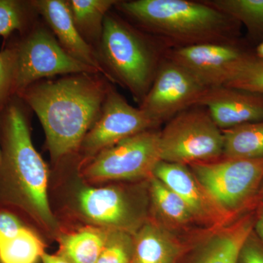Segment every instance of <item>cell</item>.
I'll return each mask as SVG.
<instances>
[{"label": "cell", "instance_id": "6da1fadb", "mask_svg": "<svg viewBox=\"0 0 263 263\" xmlns=\"http://www.w3.org/2000/svg\"><path fill=\"white\" fill-rule=\"evenodd\" d=\"M98 75L72 74L41 80L16 95L37 116L53 162L79 152L98 121L110 86Z\"/></svg>", "mask_w": 263, "mask_h": 263}, {"label": "cell", "instance_id": "7a4b0ae2", "mask_svg": "<svg viewBox=\"0 0 263 263\" xmlns=\"http://www.w3.org/2000/svg\"><path fill=\"white\" fill-rule=\"evenodd\" d=\"M27 108L15 95L0 114V207L54 233L58 224L48 200L47 164L33 145Z\"/></svg>", "mask_w": 263, "mask_h": 263}, {"label": "cell", "instance_id": "3957f363", "mask_svg": "<svg viewBox=\"0 0 263 263\" xmlns=\"http://www.w3.org/2000/svg\"><path fill=\"white\" fill-rule=\"evenodd\" d=\"M114 7L168 49L238 41L241 26L205 1L133 0Z\"/></svg>", "mask_w": 263, "mask_h": 263}, {"label": "cell", "instance_id": "277c9868", "mask_svg": "<svg viewBox=\"0 0 263 263\" xmlns=\"http://www.w3.org/2000/svg\"><path fill=\"white\" fill-rule=\"evenodd\" d=\"M99 43V62L109 81L122 85L141 104L168 48L110 12L104 20Z\"/></svg>", "mask_w": 263, "mask_h": 263}, {"label": "cell", "instance_id": "5b68a950", "mask_svg": "<svg viewBox=\"0 0 263 263\" xmlns=\"http://www.w3.org/2000/svg\"><path fill=\"white\" fill-rule=\"evenodd\" d=\"M224 137L206 109L194 106L166 122L160 132L161 160L189 164L222 158Z\"/></svg>", "mask_w": 263, "mask_h": 263}, {"label": "cell", "instance_id": "8992f818", "mask_svg": "<svg viewBox=\"0 0 263 263\" xmlns=\"http://www.w3.org/2000/svg\"><path fill=\"white\" fill-rule=\"evenodd\" d=\"M160 132H143L99 152L81 163V175L90 183L150 179L161 161Z\"/></svg>", "mask_w": 263, "mask_h": 263}, {"label": "cell", "instance_id": "52a82bcc", "mask_svg": "<svg viewBox=\"0 0 263 263\" xmlns=\"http://www.w3.org/2000/svg\"><path fill=\"white\" fill-rule=\"evenodd\" d=\"M11 45L15 52V95L34 83L48 78L79 73L100 74L70 56L53 33L32 27Z\"/></svg>", "mask_w": 263, "mask_h": 263}, {"label": "cell", "instance_id": "ba28073f", "mask_svg": "<svg viewBox=\"0 0 263 263\" xmlns=\"http://www.w3.org/2000/svg\"><path fill=\"white\" fill-rule=\"evenodd\" d=\"M188 166L208 195L226 214L247 205L263 181V158H221Z\"/></svg>", "mask_w": 263, "mask_h": 263}, {"label": "cell", "instance_id": "9c48e42d", "mask_svg": "<svg viewBox=\"0 0 263 263\" xmlns=\"http://www.w3.org/2000/svg\"><path fill=\"white\" fill-rule=\"evenodd\" d=\"M76 202L81 215L91 226L133 235L146 221V203L122 186H83Z\"/></svg>", "mask_w": 263, "mask_h": 263}, {"label": "cell", "instance_id": "30bf717a", "mask_svg": "<svg viewBox=\"0 0 263 263\" xmlns=\"http://www.w3.org/2000/svg\"><path fill=\"white\" fill-rule=\"evenodd\" d=\"M158 127L144 110L128 103L110 85L101 114L85 136L79 152L86 161L123 140Z\"/></svg>", "mask_w": 263, "mask_h": 263}, {"label": "cell", "instance_id": "8fae6325", "mask_svg": "<svg viewBox=\"0 0 263 263\" xmlns=\"http://www.w3.org/2000/svg\"><path fill=\"white\" fill-rule=\"evenodd\" d=\"M206 89L182 66L165 57L139 108L160 126L197 106Z\"/></svg>", "mask_w": 263, "mask_h": 263}, {"label": "cell", "instance_id": "7c38bea8", "mask_svg": "<svg viewBox=\"0 0 263 263\" xmlns=\"http://www.w3.org/2000/svg\"><path fill=\"white\" fill-rule=\"evenodd\" d=\"M251 53L238 41L171 48L166 57L188 70L207 89L226 86Z\"/></svg>", "mask_w": 263, "mask_h": 263}, {"label": "cell", "instance_id": "4fadbf2b", "mask_svg": "<svg viewBox=\"0 0 263 263\" xmlns=\"http://www.w3.org/2000/svg\"><path fill=\"white\" fill-rule=\"evenodd\" d=\"M197 106L206 109L221 130L263 121V95L229 86L207 89Z\"/></svg>", "mask_w": 263, "mask_h": 263}, {"label": "cell", "instance_id": "5bb4252c", "mask_svg": "<svg viewBox=\"0 0 263 263\" xmlns=\"http://www.w3.org/2000/svg\"><path fill=\"white\" fill-rule=\"evenodd\" d=\"M31 3L37 14L42 15L49 26L59 43L70 56L92 67L109 80L99 62L98 54L76 27L67 1L33 0Z\"/></svg>", "mask_w": 263, "mask_h": 263}, {"label": "cell", "instance_id": "9a60e30c", "mask_svg": "<svg viewBox=\"0 0 263 263\" xmlns=\"http://www.w3.org/2000/svg\"><path fill=\"white\" fill-rule=\"evenodd\" d=\"M153 176L181 197L196 220L216 224L227 215L202 187L188 165L161 160Z\"/></svg>", "mask_w": 263, "mask_h": 263}, {"label": "cell", "instance_id": "2e32d148", "mask_svg": "<svg viewBox=\"0 0 263 263\" xmlns=\"http://www.w3.org/2000/svg\"><path fill=\"white\" fill-rule=\"evenodd\" d=\"M183 251L182 245L167 230L146 220L133 234L130 263H176Z\"/></svg>", "mask_w": 263, "mask_h": 263}, {"label": "cell", "instance_id": "e0dca14e", "mask_svg": "<svg viewBox=\"0 0 263 263\" xmlns=\"http://www.w3.org/2000/svg\"><path fill=\"white\" fill-rule=\"evenodd\" d=\"M252 228V220L245 219L216 232L197 249L189 263H238Z\"/></svg>", "mask_w": 263, "mask_h": 263}, {"label": "cell", "instance_id": "ac0fdd59", "mask_svg": "<svg viewBox=\"0 0 263 263\" xmlns=\"http://www.w3.org/2000/svg\"><path fill=\"white\" fill-rule=\"evenodd\" d=\"M108 229L84 227L59 235L57 255L70 263H97L106 241Z\"/></svg>", "mask_w": 263, "mask_h": 263}, {"label": "cell", "instance_id": "d6986e66", "mask_svg": "<svg viewBox=\"0 0 263 263\" xmlns=\"http://www.w3.org/2000/svg\"><path fill=\"white\" fill-rule=\"evenodd\" d=\"M222 158H263V121L247 123L222 130Z\"/></svg>", "mask_w": 263, "mask_h": 263}, {"label": "cell", "instance_id": "ffe728a7", "mask_svg": "<svg viewBox=\"0 0 263 263\" xmlns=\"http://www.w3.org/2000/svg\"><path fill=\"white\" fill-rule=\"evenodd\" d=\"M67 3L76 27L85 41L100 42L105 16L118 1L68 0Z\"/></svg>", "mask_w": 263, "mask_h": 263}, {"label": "cell", "instance_id": "44dd1931", "mask_svg": "<svg viewBox=\"0 0 263 263\" xmlns=\"http://www.w3.org/2000/svg\"><path fill=\"white\" fill-rule=\"evenodd\" d=\"M45 249L43 240L26 224L0 242V263H37L46 252Z\"/></svg>", "mask_w": 263, "mask_h": 263}, {"label": "cell", "instance_id": "7402d4cb", "mask_svg": "<svg viewBox=\"0 0 263 263\" xmlns=\"http://www.w3.org/2000/svg\"><path fill=\"white\" fill-rule=\"evenodd\" d=\"M149 179L152 202L164 219L178 226H186L196 220L190 207L181 197L155 176H152Z\"/></svg>", "mask_w": 263, "mask_h": 263}, {"label": "cell", "instance_id": "603a6c76", "mask_svg": "<svg viewBox=\"0 0 263 263\" xmlns=\"http://www.w3.org/2000/svg\"><path fill=\"white\" fill-rule=\"evenodd\" d=\"M205 3L245 25L252 37L263 38V0H205Z\"/></svg>", "mask_w": 263, "mask_h": 263}, {"label": "cell", "instance_id": "cb8c5ba5", "mask_svg": "<svg viewBox=\"0 0 263 263\" xmlns=\"http://www.w3.org/2000/svg\"><path fill=\"white\" fill-rule=\"evenodd\" d=\"M34 13L31 1L0 0V36L8 39L14 32H27L32 28Z\"/></svg>", "mask_w": 263, "mask_h": 263}, {"label": "cell", "instance_id": "d4e9b609", "mask_svg": "<svg viewBox=\"0 0 263 263\" xmlns=\"http://www.w3.org/2000/svg\"><path fill=\"white\" fill-rule=\"evenodd\" d=\"M226 86L263 95V60L251 53Z\"/></svg>", "mask_w": 263, "mask_h": 263}, {"label": "cell", "instance_id": "484cf974", "mask_svg": "<svg viewBox=\"0 0 263 263\" xmlns=\"http://www.w3.org/2000/svg\"><path fill=\"white\" fill-rule=\"evenodd\" d=\"M133 251V234L108 229L106 241L97 263H130Z\"/></svg>", "mask_w": 263, "mask_h": 263}, {"label": "cell", "instance_id": "4316f807", "mask_svg": "<svg viewBox=\"0 0 263 263\" xmlns=\"http://www.w3.org/2000/svg\"><path fill=\"white\" fill-rule=\"evenodd\" d=\"M15 52L10 45L0 51V114L15 95Z\"/></svg>", "mask_w": 263, "mask_h": 263}, {"label": "cell", "instance_id": "83f0119b", "mask_svg": "<svg viewBox=\"0 0 263 263\" xmlns=\"http://www.w3.org/2000/svg\"><path fill=\"white\" fill-rule=\"evenodd\" d=\"M238 263H263V243L253 238L252 233L240 249Z\"/></svg>", "mask_w": 263, "mask_h": 263}, {"label": "cell", "instance_id": "f1b7e54d", "mask_svg": "<svg viewBox=\"0 0 263 263\" xmlns=\"http://www.w3.org/2000/svg\"><path fill=\"white\" fill-rule=\"evenodd\" d=\"M41 260L43 263H70L66 261L65 259L62 258L57 254H50L45 252L41 257Z\"/></svg>", "mask_w": 263, "mask_h": 263}, {"label": "cell", "instance_id": "f546056e", "mask_svg": "<svg viewBox=\"0 0 263 263\" xmlns=\"http://www.w3.org/2000/svg\"><path fill=\"white\" fill-rule=\"evenodd\" d=\"M256 233L258 235L259 240L263 243V209L255 224Z\"/></svg>", "mask_w": 263, "mask_h": 263}, {"label": "cell", "instance_id": "4dcf8cb0", "mask_svg": "<svg viewBox=\"0 0 263 263\" xmlns=\"http://www.w3.org/2000/svg\"><path fill=\"white\" fill-rule=\"evenodd\" d=\"M255 56L263 60V41L257 46L255 50Z\"/></svg>", "mask_w": 263, "mask_h": 263}, {"label": "cell", "instance_id": "1f68e13d", "mask_svg": "<svg viewBox=\"0 0 263 263\" xmlns=\"http://www.w3.org/2000/svg\"><path fill=\"white\" fill-rule=\"evenodd\" d=\"M259 190H260V191L262 192V193H263V181L262 184H261L260 189H259Z\"/></svg>", "mask_w": 263, "mask_h": 263}, {"label": "cell", "instance_id": "d6a6232c", "mask_svg": "<svg viewBox=\"0 0 263 263\" xmlns=\"http://www.w3.org/2000/svg\"><path fill=\"white\" fill-rule=\"evenodd\" d=\"M0 160H1V148H0Z\"/></svg>", "mask_w": 263, "mask_h": 263}]
</instances>
